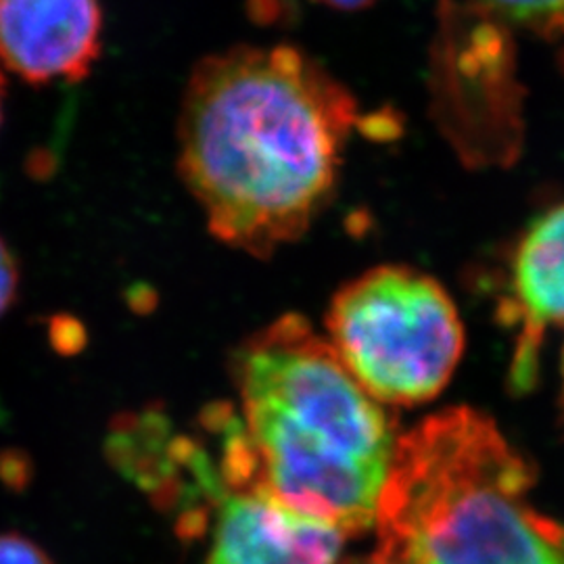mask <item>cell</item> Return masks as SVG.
Listing matches in <instances>:
<instances>
[{
    "mask_svg": "<svg viewBox=\"0 0 564 564\" xmlns=\"http://www.w3.org/2000/svg\"><path fill=\"white\" fill-rule=\"evenodd\" d=\"M354 97L293 46H237L184 88L178 170L212 235L265 258L333 199Z\"/></svg>",
    "mask_w": 564,
    "mask_h": 564,
    "instance_id": "obj_1",
    "label": "cell"
},
{
    "mask_svg": "<svg viewBox=\"0 0 564 564\" xmlns=\"http://www.w3.org/2000/svg\"><path fill=\"white\" fill-rule=\"evenodd\" d=\"M235 377L247 489L343 535L375 527L398 440L328 339L286 314L242 345Z\"/></svg>",
    "mask_w": 564,
    "mask_h": 564,
    "instance_id": "obj_2",
    "label": "cell"
},
{
    "mask_svg": "<svg viewBox=\"0 0 564 564\" xmlns=\"http://www.w3.org/2000/svg\"><path fill=\"white\" fill-rule=\"evenodd\" d=\"M533 470L470 408L398 440L375 527L393 564H564V524L529 505Z\"/></svg>",
    "mask_w": 564,
    "mask_h": 564,
    "instance_id": "obj_3",
    "label": "cell"
},
{
    "mask_svg": "<svg viewBox=\"0 0 564 564\" xmlns=\"http://www.w3.org/2000/svg\"><path fill=\"white\" fill-rule=\"evenodd\" d=\"M326 330L345 368L379 403L433 400L463 358L452 297L408 265H379L347 282L330 302Z\"/></svg>",
    "mask_w": 564,
    "mask_h": 564,
    "instance_id": "obj_4",
    "label": "cell"
},
{
    "mask_svg": "<svg viewBox=\"0 0 564 564\" xmlns=\"http://www.w3.org/2000/svg\"><path fill=\"white\" fill-rule=\"evenodd\" d=\"M101 51L99 0H0V65L21 80L76 84Z\"/></svg>",
    "mask_w": 564,
    "mask_h": 564,
    "instance_id": "obj_5",
    "label": "cell"
},
{
    "mask_svg": "<svg viewBox=\"0 0 564 564\" xmlns=\"http://www.w3.org/2000/svg\"><path fill=\"white\" fill-rule=\"evenodd\" d=\"M343 538L262 489H239L224 500L207 564H335Z\"/></svg>",
    "mask_w": 564,
    "mask_h": 564,
    "instance_id": "obj_6",
    "label": "cell"
},
{
    "mask_svg": "<svg viewBox=\"0 0 564 564\" xmlns=\"http://www.w3.org/2000/svg\"><path fill=\"white\" fill-rule=\"evenodd\" d=\"M514 321L521 326L512 379L531 383L547 326H564V203L529 228L514 258Z\"/></svg>",
    "mask_w": 564,
    "mask_h": 564,
    "instance_id": "obj_7",
    "label": "cell"
},
{
    "mask_svg": "<svg viewBox=\"0 0 564 564\" xmlns=\"http://www.w3.org/2000/svg\"><path fill=\"white\" fill-rule=\"evenodd\" d=\"M500 20L531 30H564V0H468Z\"/></svg>",
    "mask_w": 564,
    "mask_h": 564,
    "instance_id": "obj_8",
    "label": "cell"
},
{
    "mask_svg": "<svg viewBox=\"0 0 564 564\" xmlns=\"http://www.w3.org/2000/svg\"><path fill=\"white\" fill-rule=\"evenodd\" d=\"M0 564H53L41 545L20 533L0 535Z\"/></svg>",
    "mask_w": 564,
    "mask_h": 564,
    "instance_id": "obj_9",
    "label": "cell"
},
{
    "mask_svg": "<svg viewBox=\"0 0 564 564\" xmlns=\"http://www.w3.org/2000/svg\"><path fill=\"white\" fill-rule=\"evenodd\" d=\"M20 289V268L13 251L0 237V316L9 312V307L18 300Z\"/></svg>",
    "mask_w": 564,
    "mask_h": 564,
    "instance_id": "obj_10",
    "label": "cell"
},
{
    "mask_svg": "<svg viewBox=\"0 0 564 564\" xmlns=\"http://www.w3.org/2000/svg\"><path fill=\"white\" fill-rule=\"evenodd\" d=\"M32 477L30 460L20 452L0 454V481L11 489H23V485Z\"/></svg>",
    "mask_w": 564,
    "mask_h": 564,
    "instance_id": "obj_11",
    "label": "cell"
},
{
    "mask_svg": "<svg viewBox=\"0 0 564 564\" xmlns=\"http://www.w3.org/2000/svg\"><path fill=\"white\" fill-rule=\"evenodd\" d=\"M314 2H321L330 9H339V11H358L364 7H370L377 0H314Z\"/></svg>",
    "mask_w": 564,
    "mask_h": 564,
    "instance_id": "obj_12",
    "label": "cell"
},
{
    "mask_svg": "<svg viewBox=\"0 0 564 564\" xmlns=\"http://www.w3.org/2000/svg\"><path fill=\"white\" fill-rule=\"evenodd\" d=\"M343 564H393L384 554H381L379 550H375L370 556H360V558H354V561H347Z\"/></svg>",
    "mask_w": 564,
    "mask_h": 564,
    "instance_id": "obj_13",
    "label": "cell"
},
{
    "mask_svg": "<svg viewBox=\"0 0 564 564\" xmlns=\"http://www.w3.org/2000/svg\"><path fill=\"white\" fill-rule=\"evenodd\" d=\"M4 93H7V82L0 72V126H2V113H4Z\"/></svg>",
    "mask_w": 564,
    "mask_h": 564,
    "instance_id": "obj_14",
    "label": "cell"
}]
</instances>
